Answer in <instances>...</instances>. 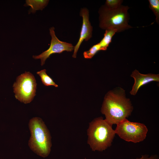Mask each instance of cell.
Segmentation results:
<instances>
[{
    "label": "cell",
    "instance_id": "cell-1",
    "mask_svg": "<svg viewBox=\"0 0 159 159\" xmlns=\"http://www.w3.org/2000/svg\"><path fill=\"white\" fill-rule=\"evenodd\" d=\"M133 107L125 91L119 88L109 91L105 95L101 108L105 119L112 125H117L130 115Z\"/></svg>",
    "mask_w": 159,
    "mask_h": 159
},
{
    "label": "cell",
    "instance_id": "cell-2",
    "mask_svg": "<svg viewBox=\"0 0 159 159\" xmlns=\"http://www.w3.org/2000/svg\"><path fill=\"white\" fill-rule=\"evenodd\" d=\"M87 132V144L93 151H102L110 146L116 134L112 125L102 117L89 123Z\"/></svg>",
    "mask_w": 159,
    "mask_h": 159
},
{
    "label": "cell",
    "instance_id": "cell-3",
    "mask_svg": "<svg viewBox=\"0 0 159 159\" xmlns=\"http://www.w3.org/2000/svg\"><path fill=\"white\" fill-rule=\"evenodd\" d=\"M29 126L31 136L28 142L30 148L43 157L49 154L52 146L49 130L42 119L34 117L29 120Z\"/></svg>",
    "mask_w": 159,
    "mask_h": 159
},
{
    "label": "cell",
    "instance_id": "cell-4",
    "mask_svg": "<svg viewBox=\"0 0 159 159\" xmlns=\"http://www.w3.org/2000/svg\"><path fill=\"white\" fill-rule=\"evenodd\" d=\"M127 6L121 5L114 9L102 6L99 11V25L102 29H113L117 32L128 29L132 27L128 24L129 19Z\"/></svg>",
    "mask_w": 159,
    "mask_h": 159
},
{
    "label": "cell",
    "instance_id": "cell-5",
    "mask_svg": "<svg viewBox=\"0 0 159 159\" xmlns=\"http://www.w3.org/2000/svg\"><path fill=\"white\" fill-rule=\"evenodd\" d=\"M37 85L34 77L29 72L18 76L13 85L16 99L25 104L31 102L36 95Z\"/></svg>",
    "mask_w": 159,
    "mask_h": 159
},
{
    "label": "cell",
    "instance_id": "cell-6",
    "mask_svg": "<svg viewBox=\"0 0 159 159\" xmlns=\"http://www.w3.org/2000/svg\"><path fill=\"white\" fill-rule=\"evenodd\" d=\"M115 131L122 139L136 143L145 139L148 129L143 124L130 122L125 119L117 125Z\"/></svg>",
    "mask_w": 159,
    "mask_h": 159
},
{
    "label": "cell",
    "instance_id": "cell-7",
    "mask_svg": "<svg viewBox=\"0 0 159 159\" xmlns=\"http://www.w3.org/2000/svg\"><path fill=\"white\" fill-rule=\"evenodd\" d=\"M54 29V27L49 29L51 39L48 49L39 55L33 56V58L35 59H40L42 66L44 64L46 60L52 54H60L65 51L72 52L74 50V46L72 44L59 39L55 35Z\"/></svg>",
    "mask_w": 159,
    "mask_h": 159
},
{
    "label": "cell",
    "instance_id": "cell-8",
    "mask_svg": "<svg viewBox=\"0 0 159 159\" xmlns=\"http://www.w3.org/2000/svg\"><path fill=\"white\" fill-rule=\"evenodd\" d=\"M80 16L82 17V24L80 32V38L76 44L74 46V52L72 57H76L77 53L80 47L84 40L87 41L92 37V27L89 21V11L85 8L81 9Z\"/></svg>",
    "mask_w": 159,
    "mask_h": 159
},
{
    "label": "cell",
    "instance_id": "cell-9",
    "mask_svg": "<svg viewBox=\"0 0 159 159\" xmlns=\"http://www.w3.org/2000/svg\"><path fill=\"white\" fill-rule=\"evenodd\" d=\"M131 76L134 80V83L130 92L132 95H135L140 87L152 81H159V74H143L137 70L133 71Z\"/></svg>",
    "mask_w": 159,
    "mask_h": 159
},
{
    "label": "cell",
    "instance_id": "cell-10",
    "mask_svg": "<svg viewBox=\"0 0 159 159\" xmlns=\"http://www.w3.org/2000/svg\"><path fill=\"white\" fill-rule=\"evenodd\" d=\"M25 6H29L31 7L29 13H34L37 10H42L47 5L49 1L47 0H26Z\"/></svg>",
    "mask_w": 159,
    "mask_h": 159
},
{
    "label": "cell",
    "instance_id": "cell-11",
    "mask_svg": "<svg viewBox=\"0 0 159 159\" xmlns=\"http://www.w3.org/2000/svg\"><path fill=\"white\" fill-rule=\"evenodd\" d=\"M116 32H117V31L114 29H109L105 30L103 37L99 43L101 47V50H107L111 42L112 37Z\"/></svg>",
    "mask_w": 159,
    "mask_h": 159
},
{
    "label": "cell",
    "instance_id": "cell-12",
    "mask_svg": "<svg viewBox=\"0 0 159 159\" xmlns=\"http://www.w3.org/2000/svg\"><path fill=\"white\" fill-rule=\"evenodd\" d=\"M46 70L44 69L37 72V73L40 77L43 84L45 86H53L56 87H58L52 79L46 73Z\"/></svg>",
    "mask_w": 159,
    "mask_h": 159
},
{
    "label": "cell",
    "instance_id": "cell-13",
    "mask_svg": "<svg viewBox=\"0 0 159 159\" xmlns=\"http://www.w3.org/2000/svg\"><path fill=\"white\" fill-rule=\"evenodd\" d=\"M149 7L153 11L156 16V20L159 24V0H149Z\"/></svg>",
    "mask_w": 159,
    "mask_h": 159
},
{
    "label": "cell",
    "instance_id": "cell-14",
    "mask_svg": "<svg viewBox=\"0 0 159 159\" xmlns=\"http://www.w3.org/2000/svg\"><path fill=\"white\" fill-rule=\"evenodd\" d=\"M101 50V47L99 43H97L93 46L89 50L84 52V57L86 59H91L98 52Z\"/></svg>",
    "mask_w": 159,
    "mask_h": 159
},
{
    "label": "cell",
    "instance_id": "cell-15",
    "mask_svg": "<svg viewBox=\"0 0 159 159\" xmlns=\"http://www.w3.org/2000/svg\"><path fill=\"white\" fill-rule=\"evenodd\" d=\"M122 2L123 1L121 0H107L105 6L110 9H116L122 5Z\"/></svg>",
    "mask_w": 159,
    "mask_h": 159
},
{
    "label": "cell",
    "instance_id": "cell-16",
    "mask_svg": "<svg viewBox=\"0 0 159 159\" xmlns=\"http://www.w3.org/2000/svg\"><path fill=\"white\" fill-rule=\"evenodd\" d=\"M135 159H159V158L157 155H152L149 156L148 155H142L141 157L137 158Z\"/></svg>",
    "mask_w": 159,
    "mask_h": 159
}]
</instances>
